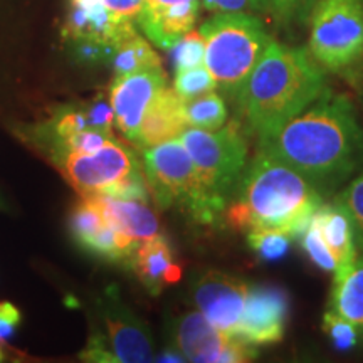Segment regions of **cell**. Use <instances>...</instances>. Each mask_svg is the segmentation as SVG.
Wrapping results in <instances>:
<instances>
[{"instance_id":"d6986e66","label":"cell","mask_w":363,"mask_h":363,"mask_svg":"<svg viewBox=\"0 0 363 363\" xmlns=\"http://www.w3.org/2000/svg\"><path fill=\"white\" fill-rule=\"evenodd\" d=\"M315 217L323 239L337 256L338 271L350 266L358 256V244L355 227L348 212L342 207V203L335 201V203H321L315 212Z\"/></svg>"},{"instance_id":"9a60e30c","label":"cell","mask_w":363,"mask_h":363,"mask_svg":"<svg viewBox=\"0 0 363 363\" xmlns=\"http://www.w3.org/2000/svg\"><path fill=\"white\" fill-rule=\"evenodd\" d=\"M202 0H142L136 26L157 48L172 49L194 29Z\"/></svg>"},{"instance_id":"8992f818","label":"cell","mask_w":363,"mask_h":363,"mask_svg":"<svg viewBox=\"0 0 363 363\" xmlns=\"http://www.w3.org/2000/svg\"><path fill=\"white\" fill-rule=\"evenodd\" d=\"M197 179L212 202L224 208L247 167L249 145L239 121L219 130L187 128L180 135Z\"/></svg>"},{"instance_id":"8fae6325","label":"cell","mask_w":363,"mask_h":363,"mask_svg":"<svg viewBox=\"0 0 363 363\" xmlns=\"http://www.w3.org/2000/svg\"><path fill=\"white\" fill-rule=\"evenodd\" d=\"M67 182L81 197L101 194L106 189L142 169L128 148L110 140L104 147L88 155H66L57 160Z\"/></svg>"},{"instance_id":"d4e9b609","label":"cell","mask_w":363,"mask_h":363,"mask_svg":"<svg viewBox=\"0 0 363 363\" xmlns=\"http://www.w3.org/2000/svg\"><path fill=\"white\" fill-rule=\"evenodd\" d=\"M303 249L308 254V257L313 261V264H316L321 271L326 272H337L338 271V259L335 256L333 251H331L326 240L323 239V234H321L320 225H318L316 217H311L310 225L303 233Z\"/></svg>"},{"instance_id":"836d02e7","label":"cell","mask_w":363,"mask_h":363,"mask_svg":"<svg viewBox=\"0 0 363 363\" xmlns=\"http://www.w3.org/2000/svg\"><path fill=\"white\" fill-rule=\"evenodd\" d=\"M158 362H185V357L177 350V348H169L157 358Z\"/></svg>"},{"instance_id":"7c38bea8","label":"cell","mask_w":363,"mask_h":363,"mask_svg":"<svg viewBox=\"0 0 363 363\" xmlns=\"http://www.w3.org/2000/svg\"><path fill=\"white\" fill-rule=\"evenodd\" d=\"M247 281L217 269L203 271L192 284L195 308L227 337L239 338V325L249 291Z\"/></svg>"},{"instance_id":"484cf974","label":"cell","mask_w":363,"mask_h":363,"mask_svg":"<svg viewBox=\"0 0 363 363\" xmlns=\"http://www.w3.org/2000/svg\"><path fill=\"white\" fill-rule=\"evenodd\" d=\"M316 2L318 0H266L267 16L284 27L301 26L310 21Z\"/></svg>"},{"instance_id":"e575fe53","label":"cell","mask_w":363,"mask_h":363,"mask_svg":"<svg viewBox=\"0 0 363 363\" xmlns=\"http://www.w3.org/2000/svg\"><path fill=\"white\" fill-rule=\"evenodd\" d=\"M4 360V353H2V348H0V362Z\"/></svg>"},{"instance_id":"f1b7e54d","label":"cell","mask_w":363,"mask_h":363,"mask_svg":"<svg viewBox=\"0 0 363 363\" xmlns=\"http://www.w3.org/2000/svg\"><path fill=\"white\" fill-rule=\"evenodd\" d=\"M323 330L328 335L331 343L340 352H348L357 347L358 343V328L350 321L343 320L335 313L326 311L323 315Z\"/></svg>"},{"instance_id":"ba28073f","label":"cell","mask_w":363,"mask_h":363,"mask_svg":"<svg viewBox=\"0 0 363 363\" xmlns=\"http://www.w3.org/2000/svg\"><path fill=\"white\" fill-rule=\"evenodd\" d=\"M136 34V26L115 19L104 0H67L62 38L72 44L79 57L111 61L116 49Z\"/></svg>"},{"instance_id":"7402d4cb","label":"cell","mask_w":363,"mask_h":363,"mask_svg":"<svg viewBox=\"0 0 363 363\" xmlns=\"http://www.w3.org/2000/svg\"><path fill=\"white\" fill-rule=\"evenodd\" d=\"M185 118L190 128L219 130L227 121L224 98L216 91L185 101Z\"/></svg>"},{"instance_id":"e0dca14e","label":"cell","mask_w":363,"mask_h":363,"mask_svg":"<svg viewBox=\"0 0 363 363\" xmlns=\"http://www.w3.org/2000/svg\"><path fill=\"white\" fill-rule=\"evenodd\" d=\"M187 126L185 101L174 88H163L150 103L133 143L142 150L155 147L172 138H179Z\"/></svg>"},{"instance_id":"1f68e13d","label":"cell","mask_w":363,"mask_h":363,"mask_svg":"<svg viewBox=\"0 0 363 363\" xmlns=\"http://www.w3.org/2000/svg\"><path fill=\"white\" fill-rule=\"evenodd\" d=\"M21 323V311L9 301H0V343L12 338Z\"/></svg>"},{"instance_id":"52a82bcc","label":"cell","mask_w":363,"mask_h":363,"mask_svg":"<svg viewBox=\"0 0 363 363\" xmlns=\"http://www.w3.org/2000/svg\"><path fill=\"white\" fill-rule=\"evenodd\" d=\"M310 54L331 72H348L360 65L363 0H318L310 16Z\"/></svg>"},{"instance_id":"cb8c5ba5","label":"cell","mask_w":363,"mask_h":363,"mask_svg":"<svg viewBox=\"0 0 363 363\" xmlns=\"http://www.w3.org/2000/svg\"><path fill=\"white\" fill-rule=\"evenodd\" d=\"M174 89L184 101L194 99L202 94L217 89V84L206 65L189 67V69L175 71Z\"/></svg>"},{"instance_id":"2e32d148","label":"cell","mask_w":363,"mask_h":363,"mask_svg":"<svg viewBox=\"0 0 363 363\" xmlns=\"http://www.w3.org/2000/svg\"><path fill=\"white\" fill-rule=\"evenodd\" d=\"M128 261L136 278L153 296L182 278V267L174 259V249L169 239L160 234L138 242Z\"/></svg>"},{"instance_id":"3957f363","label":"cell","mask_w":363,"mask_h":363,"mask_svg":"<svg viewBox=\"0 0 363 363\" xmlns=\"http://www.w3.org/2000/svg\"><path fill=\"white\" fill-rule=\"evenodd\" d=\"M321 203L323 192L313 182L259 148L240 177L224 217L235 230L266 227L299 238Z\"/></svg>"},{"instance_id":"277c9868","label":"cell","mask_w":363,"mask_h":363,"mask_svg":"<svg viewBox=\"0 0 363 363\" xmlns=\"http://www.w3.org/2000/svg\"><path fill=\"white\" fill-rule=\"evenodd\" d=\"M206 57L203 65L214 78L217 89L230 99L257 65L272 38L256 13L219 12L201 26Z\"/></svg>"},{"instance_id":"ac0fdd59","label":"cell","mask_w":363,"mask_h":363,"mask_svg":"<svg viewBox=\"0 0 363 363\" xmlns=\"http://www.w3.org/2000/svg\"><path fill=\"white\" fill-rule=\"evenodd\" d=\"M83 197H89L96 203L104 219L138 242L160 234V222L145 202L125 201L103 194H91Z\"/></svg>"},{"instance_id":"30bf717a","label":"cell","mask_w":363,"mask_h":363,"mask_svg":"<svg viewBox=\"0 0 363 363\" xmlns=\"http://www.w3.org/2000/svg\"><path fill=\"white\" fill-rule=\"evenodd\" d=\"M172 347L189 362L239 363L257 358L256 347L242 338L227 337L216 328L201 311L177 316L170 328Z\"/></svg>"},{"instance_id":"44dd1931","label":"cell","mask_w":363,"mask_h":363,"mask_svg":"<svg viewBox=\"0 0 363 363\" xmlns=\"http://www.w3.org/2000/svg\"><path fill=\"white\" fill-rule=\"evenodd\" d=\"M111 62L113 71H115V78L116 76H125L130 74V72L145 69V67L162 66L158 54L153 51L148 40L143 39L138 33L131 35L130 39H126L116 49V52L111 57Z\"/></svg>"},{"instance_id":"9c48e42d","label":"cell","mask_w":363,"mask_h":363,"mask_svg":"<svg viewBox=\"0 0 363 363\" xmlns=\"http://www.w3.org/2000/svg\"><path fill=\"white\" fill-rule=\"evenodd\" d=\"M104 335L94 333L88 348L81 353L89 362L142 363L153 360V338L148 326L120 301L103 306Z\"/></svg>"},{"instance_id":"7a4b0ae2","label":"cell","mask_w":363,"mask_h":363,"mask_svg":"<svg viewBox=\"0 0 363 363\" xmlns=\"http://www.w3.org/2000/svg\"><path fill=\"white\" fill-rule=\"evenodd\" d=\"M328 89L321 66L306 49L272 39L235 101L244 130L261 147Z\"/></svg>"},{"instance_id":"d6a6232c","label":"cell","mask_w":363,"mask_h":363,"mask_svg":"<svg viewBox=\"0 0 363 363\" xmlns=\"http://www.w3.org/2000/svg\"><path fill=\"white\" fill-rule=\"evenodd\" d=\"M115 19L123 24L136 26V16H138L142 0H104Z\"/></svg>"},{"instance_id":"4dcf8cb0","label":"cell","mask_w":363,"mask_h":363,"mask_svg":"<svg viewBox=\"0 0 363 363\" xmlns=\"http://www.w3.org/2000/svg\"><path fill=\"white\" fill-rule=\"evenodd\" d=\"M202 6L208 12H251L267 13L266 0H202Z\"/></svg>"},{"instance_id":"6da1fadb","label":"cell","mask_w":363,"mask_h":363,"mask_svg":"<svg viewBox=\"0 0 363 363\" xmlns=\"http://www.w3.org/2000/svg\"><path fill=\"white\" fill-rule=\"evenodd\" d=\"M321 192H331L363 170V126L355 106L331 89L261 145Z\"/></svg>"},{"instance_id":"4fadbf2b","label":"cell","mask_w":363,"mask_h":363,"mask_svg":"<svg viewBox=\"0 0 363 363\" xmlns=\"http://www.w3.org/2000/svg\"><path fill=\"white\" fill-rule=\"evenodd\" d=\"M163 88H167V76L162 66L116 76L113 81L110 104L115 115V125L131 143L135 142L150 103Z\"/></svg>"},{"instance_id":"5bb4252c","label":"cell","mask_w":363,"mask_h":363,"mask_svg":"<svg viewBox=\"0 0 363 363\" xmlns=\"http://www.w3.org/2000/svg\"><path fill=\"white\" fill-rule=\"evenodd\" d=\"M289 316V296L274 284H254L244 303L239 338L254 345H272L284 338Z\"/></svg>"},{"instance_id":"4316f807","label":"cell","mask_w":363,"mask_h":363,"mask_svg":"<svg viewBox=\"0 0 363 363\" xmlns=\"http://www.w3.org/2000/svg\"><path fill=\"white\" fill-rule=\"evenodd\" d=\"M337 202L342 203V207L350 216L355 227L358 249L363 251V172L338 194Z\"/></svg>"},{"instance_id":"603a6c76","label":"cell","mask_w":363,"mask_h":363,"mask_svg":"<svg viewBox=\"0 0 363 363\" xmlns=\"http://www.w3.org/2000/svg\"><path fill=\"white\" fill-rule=\"evenodd\" d=\"M293 235L279 229L254 227L247 233V246L261 261L276 262L288 256Z\"/></svg>"},{"instance_id":"83f0119b","label":"cell","mask_w":363,"mask_h":363,"mask_svg":"<svg viewBox=\"0 0 363 363\" xmlns=\"http://www.w3.org/2000/svg\"><path fill=\"white\" fill-rule=\"evenodd\" d=\"M175 71L189 69V67L202 66L206 57V43L199 30H190L177 43L174 48Z\"/></svg>"},{"instance_id":"5b68a950","label":"cell","mask_w":363,"mask_h":363,"mask_svg":"<svg viewBox=\"0 0 363 363\" xmlns=\"http://www.w3.org/2000/svg\"><path fill=\"white\" fill-rule=\"evenodd\" d=\"M143 172L150 195L160 208L182 206L199 224H212L224 216V208L203 192L194 162L179 138L143 148Z\"/></svg>"},{"instance_id":"f546056e","label":"cell","mask_w":363,"mask_h":363,"mask_svg":"<svg viewBox=\"0 0 363 363\" xmlns=\"http://www.w3.org/2000/svg\"><path fill=\"white\" fill-rule=\"evenodd\" d=\"M103 195H110L115 199H125V201H138V202H148L150 199V189L147 177H145L143 167L142 169L135 170L133 174H130L126 179H123L113 187L106 189Z\"/></svg>"},{"instance_id":"ffe728a7","label":"cell","mask_w":363,"mask_h":363,"mask_svg":"<svg viewBox=\"0 0 363 363\" xmlns=\"http://www.w3.org/2000/svg\"><path fill=\"white\" fill-rule=\"evenodd\" d=\"M328 311L363 328V254L350 266L335 272Z\"/></svg>"}]
</instances>
